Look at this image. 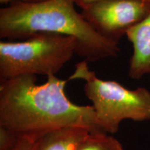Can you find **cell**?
Masks as SVG:
<instances>
[{"mask_svg":"<svg viewBox=\"0 0 150 150\" xmlns=\"http://www.w3.org/2000/svg\"><path fill=\"white\" fill-rule=\"evenodd\" d=\"M36 81V76L31 74L0 79V127L18 138L28 136L37 139L63 127L103 131L93 106H79L67 98V80L50 76L42 85Z\"/></svg>","mask_w":150,"mask_h":150,"instance_id":"6da1fadb","label":"cell"},{"mask_svg":"<svg viewBox=\"0 0 150 150\" xmlns=\"http://www.w3.org/2000/svg\"><path fill=\"white\" fill-rule=\"evenodd\" d=\"M75 0L15 1L0 9V38L26 40L39 33L71 36L76 54L87 62L117 57V43L105 38L75 9Z\"/></svg>","mask_w":150,"mask_h":150,"instance_id":"7a4b0ae2","label":"cell"},{"mask_svg":"<svg viewBox=\"0 0 150 150\" xmlns=\"http://www.w3.org/2000/svg\"><path fill=\"white\" fill-rule=\"evenodd\" d=\"M85 81L84 93L93 103L99 127L105 133L115 134L124 120H150V92L144 87L129 90L115 81L102 80L82 61L75 65L68 80Z\"/></svg>","mask_w":150,"mask_h":150,"instance_id":"3957f363","label":"cell"},{"mask_svg":"<svg viewBox=\"0 0 150 150\" xmlns=\"http://www.w3.org/2000/svg\"><path fill=\"white\" fill-rule=\"evenodd\" d=\"M73 37L39 33L23 41L0 42V79L56 74L76 54Z\"/></svg>","mask_w":150,"mask_h":150,"instance_id":"277c9868","label":"cell"},{"mask_svg":"<svg viewBox=\"0 0 150 150\" xmlns=\"http://www.w3.org/2000/svg\"><path fill=\"white\" fill-rule=\"evenodd\" d=\"M85 20L101 35L119 44L127 31L150 13L145 0H104L82 7Z\"/></svg>","mask_w":150,"mask_h":150,"instance_id":"5b68a950","label":"cell"},{"mask_svg":"<svg viewBox=\"0 0 150 150\" xmlns=\"http://www.w3.org/2000/svg\"><path fill=\"white\" fill-rule=\"evenodd\" d=\"M126 36L134 48L128 75L131 79H139L146 74H150V13L130 28Z\"/></svg>","mask_w":150,"mask_h":150,"instance_id":"8992f818","label":"cell"},{"mask_svg":"<svg viewBox=\"0 0 150 150\" xmlns=\"http://www.w3.org/2000/svg\"><path fill=\"white\" fill-rule=\"evenodd\" d=\"M90 133L88 129L83 127L50 131L38 138L32 150H77Z\"/></svg>","mask_w":150,"mask_h":150,"instance_id":"52a82bcc","label":"cell"},{"mask_svg":"<svg viewBox=\"0 0 150 150\" xmlns=\"http://www.w3.org/2000/svg\"><path fill=\"white\" fill-rule=\"evenodd\" d=\"M77 150H123L122 144L103 131L90 133Z\"/></svg>","mask_w":150,"mask_h":150,"instance_id":"ba28073f","label":"cell"},{"mask_svg":"<svg viewBox=\"0 0 150 150\" xmlns=\"http://www.w3.org/2000/svg\"><path fill=\"white\" fill-rule=\"evenodd\" d=\"M19 139L20 138L11 131L0 127V150H13Z\"/></svg>","mask_w":150,"mask_h":150,"instance_id":"9c48e42d","label":"cell"},{"mask_svg":"<svg viewBox=\"0 0 150 150\" xmlns=\"http://www.w3.org/2000/svg\"><path fill=\"white\" fill-rule=\"evenodd\" d=\"M37 138L34 137L24 136L20 137L18 145L13 150H32Z\"/></svg>","mask_w":150,"mask_h":150,"instance_id":"30bf717a","label":"cell"},{"mask_svg":"<svg viewBox=\"0 0 150 150\" xmlns=\"http://www.w3.org/2000/svg\"><path fill=\"white\" fill-rule=\"evenodd\" d=\"M104 1V0H75V3L76 4L79 6L81 8L82 7H83L84 6H86L89 4L96 2V1ZM145 1H149L150 0H145Z\"/></svg>","mask_w":150,"mask_h":150,"instance_id":"8fae6325","label":"cell"},{"mask_svg":"<svg viewBox=\"0 0 150 150\" xmlns=\"http://www.w3.org/2000/svg\"><path fill=\"white\" fill-rule=\"evenodd\" d=\"M15 1H26V2H38V1H47V0H0V3H1V4L6 5Z\"/></svg>","mask_w":150,"mask_h":150,"instance_id":"7c38bea8","label":"cell"}]
</instances>
